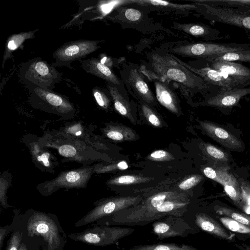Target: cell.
Instances as JSON below:
<instances>
[{
    "instance_id": "1",
    "label": "cell",
    "mask_w": 250,
    "mask_h": 250,
    "mask_svg": "<svg viewBox=\"0 0 250 250\" xmlns=\"http://www.w3.org/2000/svg\"><path fill=\"white\" fill-rule=\"evenodd\" d=\"M147 62L140 68L168 82L173 81L182 88L194 94L205 92L209 85L199 76L184 66L170 53L152 51L146 55Z\"/></svg>"
},
{
    "instance_id": "2",
    "label": "cell",
    "mask_w": 250,
    "mask_h": 250,
    "mask_svg": "<svg viewBox=\"0 0 250 250\" xmlns=\"http://www.w3.org/2000/svg\"><path fill=\"white\" fill-rule=\"evenodd\" d=\"M248 50H250V44L197 42L177 44L169 47L168 51L173 55L211 61L225 53Z\"/></svg>"
},
{
    "instance_id": "3",
    "label": "cell",
    "mask_w": 250,
    "mask_h": 250,
    "mask_svg": "<svg viewBox=\"0 0 250 250\" xmlns=\"http://www.w3.org/2000/svg\"><path fill=\"white\" fill-rule=\"evenodd\" d=\"M191 1L196 6L195 11L208 20L250 30V10L209 5L199 0Z\"/></svg>"
},
{
    "instance_id": "4",
    "label": "cell",
    "mask_w": 250,
    "mask_h": 250,
    "mask_svg": "<svg viewBox=\"0 0 250 250\" xmlns=\"http://www.w3.org/2000/svg\"><path fill=\"white\" fill-rule=\"evenodd\" d=\"M120 73L127 91L133 97L148 104L156 103L157 99L149 88L146 77L141 71L140 66L131 62L125 63Z\"/></svg>"
},
{
    "instance_id": "5",
    "label": "cell",
    "mask_w": 250,
    "mask_h": 250,
    "mask_svg": "<svg viewBox=\"0 0 250 250\" xmlns=\"http://www.w3.org/2000/svg\"><path fill=\"white\" fill-rule=\"evenodd\" d=\"M143 200L140 196H128L106 199L99 202L75 226L80 227L103 219L108 218L115 213L138 204Z\"/></svg>"
},
{
    "instance_id": "6",
    "label": "cell",
    "mask_w": 250,
    "mask_h": 250,
    "mask_svg": "<svg viewBox=\"0 0 250 250\" xmlns=\"http://www.w3.org/2000/svg\"><path fill=\"white\" fill-rule=\"evenodd\" d=\"M134 231L133 229L130 228L95 226L81 233L71 234L69 237L96 246H106L115 244Z\"/></svg>"
},
{
    "instance_id": "7",
    "label": "cell",
    "mask_w": 250,
    "mask_h": 250,
    "mask_svg": "<svg viewBox=\"0 0 250 250\" xmlns=\"http://www.w3.org/2000/svg\"><path fill=\"white\" fill-rule=\"evenodd\" d=\"M93 172L94 167L62 171L55 178L41 184L38 187L40 190L46 195L62 188H84L86 186Z\"/></svg>"
},
{
    "instance_id": "8",
    "label": "cell",
    "mask_w": 250,
    "mask_h": 250,
    "mask_svg": "<svg viewBox=\"0 0 250 250\" xmlns=\"http://www.w3.org/2000/svg\"><path fill=\"white\" fill-rule=\"evenodd\" d=\"M28 233L31 236H41L46 243L48 250H56L62 244L58 228L46 214L35 212L27 221Z\"/></svg>"
},
{
    "instance_id": "9",
    "label": "cell",
    "mask_w": 250,
    "mask_h": 250,
    "mask_svg": "<svg viewBox=\"0 0 250 250\" xmlns=\"http://www.w3.org/2000/svg\"><path fill=\"white\" fill-rule=\"evenodd\" d=\"M22 68L24 80L43 89L53 88L61 78V74L53 66L41 59H34Z\"/></svg>"
},
{
    "instance_id": "10",
    "label": "cell",
    "mask_w": 250,
    "mask_h": 250,
    "mask_svg": "<svg viewBox=\"0 0 250 250\" xmlns=\"http://www.w3.org/2000/svg\"><path fill=\"white\" fill-rule=\"evenodd\" d=\"M99 41L80 40L65 43L53 53L55 65L70 66L73 61L86 57L99 48Z\"/></svg>"
},
{
    "instance_id": "11",
    "label": "cell",
    "mask_w": 250,
    "mask_h": 250,
    "mask_svg": "<svg viewBox=\"0 0 250 250\" xmlns=\"http://www.w3.org/2000/svg\"><path fill=\"white\" fill-rule=\"evenodd\" d=\"M189 203L187 197L167 200L160 206L131 219L125 225H144L168 215L180 217L186 211Z\"/></svg>"
},
{
    "instance_id": "12",
    "label": "cell",
    "mask_w": 250,
    "mask_h": 250,
    "mask_svg": "<svg viewBox=\"0 0 250 250\" xmlns=\"http://www.w3.org/2000/svg\"><path fill=\"white\" fill-rule=\"evenodd\" d=\"M152 230L157 239L186 237L194 229L180 217L168 215L153 222Z\"/></svg>"
},
{
    "instance_id": "13",
    "label": "cell",
    "mask_w": 250,
    "mask_h": 250,
    "mask_svg": "<svg viewBox=\"0 0 250 250\" xmlns=\"http://www.w3.org/2000/svg\"><path fill=\"white\" fill-rule=\"evenodd\" d=\"M141 7L138 8L117 6L115 8V14L109 18L111 20L120 23L122 27L141 30L143 27L146 28L151 22L146 12L150 10L146 7Z\"/></svg>"
},
{
    "instance_id": "14",
    "label": "cell",
    "mask_w": 250,
    "mask_h": 250,
    "mask_svg": "<svg viewBox=\"0 0 250 250\" xmlns=\"http://www.w3.org/2000/svg\"><path fill=\"white\" fill-rule=\"evenodd\" d=\"M143 74L154 85L156 98L158 102L170 111L177 114L180 106L178 96L170 82L140 68Z\"/></svg>"
},
{
    "instance_id": "15",
    "label": "cell",
    "mask_w": 250,
    "mask_h": 250,
    "mask_svg": "<svg viewBox=\"0 0 250 250\" xmlns=\"http://www.w3.org/2000/svg\"><path fill=\"white\" fill-rule=\"evenodd\" d=\"M203 130L211 138L228 150L242 152L244 149L243 142L225 127L210 121H200Z\"/></svg>"
},
{
    "instance_id": "16",
    "label": "cell",
    "mask_w": 250,
    "mask_h": 250,
    "mask_svg": "<svg viewBox=\"0 0 250 250\" xmlns=\"http://www.w3.org/2000/svg\"><path fill=\"white\" fill-rule=\"evenodd\" d=\"M27 86L31 92L32 99L43 103L59 113L66 114L74 111L72 104L62 96L32 83H29Z\"/></svg>"
},
{
    "instance_id": "17",
    "label": "cell",
    "mask_w": 250,
    "mask_h": 250,
    "mask_svg": "<svg viewBox=\"0 0 250 250\" xmlns=\"http://www.w3.org/2000/svg\"><path fill=\"white\" fill-rule=\"evenodd\" d=\"M170 55L184 66L202 78L208 85L212 84L225 88L241 85L229 76L210 67L196 68L181 61L173 54Z\"/></svg>"
},
{
    "instance_id": "18",
    "label": "cell",
    "mask_w": 250,
    "mask_h": 250,
    "mask_svg": "<svg viewBox=\"0 0 250 250\" xmlns=\"http://www.w3.org/2000/svg\"><path fill=\"white\" fill-rule=\"evenodd\" d=\"M250 94L249 87H222L216 94L208 98L206 105L219 108L232 107L236 105L244 96Z\"/></svg>"
},
{
    "instance_id": "19",
    "label": "cell",
    "mask_w": 250,
    "mask_h": 250,
    "mask_svg": "<svg viewBox=\"0 0 250 250\" xmlns=\"http://www.w3.org/2000/svg\"><path fill=\"white\" fill-rule=\"evenodd\" d=\"M131 4L148 8L150 11L173 12L177 14H187L195 11L196 6L194 4H177L160 0H125V4Z\"/></svg>"
},
{
    "instance_id": "20",
    "label": "cell",
    "mask_w": 250,
    "mask_h": 250,
    "mask_svg": "<svg viewBox=\"0 0 250 250\" xmlns=\"http://www.w3.org/2000/svg\"><path fill=\"white\" fill-rule=\"evenodd\" d=\"M195 224L201 229L217 238L230 242H235V234L225 228L222 224L204 213L195 215Z\"/></svg>"
},
{
    "instance_id": "21",
    "label": "cell",
    "mask_w": 250,
    "mask_h": 250,
    "mask_svg": "<svg viewBox=\"0 0 250 250\" xmlns=\"http://www.w3.org/2000/svg\"><path fill=\"white\" fill-rule=\"evenodd\" d=\"M210 67L229 76L239 84H247L250 80V68L235 62L211 61Z\"/></svg>"
},
{
    "instance_id": "22",
    "label": "cell",
    "mask_w": 250,
    "mask_h": 250,
    "mask_svg": "<svg viewBox=\"0 0 250 250\" xmlns=\"http://www.w3.org/2000/svg\"><path fill=\"white\" fill-rule=\"evenodd\" d=\"M82 66L86 72L101 78L107 83L125 87L122 80L106 65L97 59L92 58L83 61Z\"/></svg>"
},
{
    "instance_id": "23",
    "label": "cell",
    "mask_w": 250,
    "mask_h": 250,
    "mask_svg": "<svg viewBox=\"0 0 250 250\" xmlns=\"http://www.w3.org/2000/svg\"><path fill=\"white\" fill-rule=\"evenodd\" d=\"M106 85L116 110L134 123L132 106L128 100L125 87H120L110 83H107Z\"/></svg>"
},
{
    "instance_id": "24",
    "label": "cell",
    "mask_w": 250,
    "mask_h": 250,
    "mask_svg": "<svg viewBox=\"0 0 250 250\" xmlns=\"http://www.w3.org/2000/svg\"><path fill=\"white\" fill-rule=\"evenodd\" d=\"M173 28L191 36L207 40H216L220 36L219 30L203 23L175 22Z\"/></svg>"
},
{
    "instance_id": "25",
    "label": "cell",
    "mask_w": 250,
    "mask_h": 250,
    "mask_svg": "<svg viewBox=\"0 0 250 250\" xmlns=\"http://www.w3.org/2000/svg\"><path fill=\"white\" fill-rule=\"evenodd\" d=\"M223 187L226 193L234 205L240 209L247 212L249 207L244 201L241 189L237 179L232 176Z\"/></svg>"
},
{
    "instance_id": "26",
    "label": "cell",
    "mask_w": 250,
    "mask_h": 250,
    "mask_svg": "<svg viewBox=\"0 0 250 250\" xmlns=\"http://www.w3.org/2000/svg\"><path fill=\"white\" fill-rule=\"evenodd\" d=\"M37 30L38 29L33 31L22 32L19 34H12L7 38L3 55L2 67L12 52L20 47L26 40L34 38L35 33Z\"/></svg>"
},
{
    "instance_id": "27",
    "label": "cell",
    "mask_w": 250,
    "mask_h": 250,
    "mask_svg": "<svg viewBox=\"0 0 250 250\" xmlns=\"http://www.w3.org/2000/svg\"><path fill=\"white\" fill-rule=\"evenodd\" d=\"M30 150L32 158L34 161L44 167L49 168L52 167V162L54 160L51 153L43 149L37 143H32L30 144Z\"/></svg>"
},
{
    "instance_id": "28",
    "label": "cell",
    "mask_w": 250,
    "mask_h": 250,
    "mask_svg": "<svg viewBox=\"0 0 250 250\" xmlns=\"http://www.w3.org/2000/svg\"><path fill=\"white\" fill-rule=\"evenodd\" d=\"M216 213L220 215L229 217L243 225L250 227V215L244 212L239 211L228 207L216 205L214 206Z\"/></svg>"
},
{
    "instance_id": "29",
    "label": "cell",
    "mask_w": 250,
    "mask_h": 250,
    "mask_svg": "<svg viewBox=\"0 0 250 250\" xmlns=\"http://www.w3.org/2000/svg\"><path fill=\"white\" fill-rule=\"evenodd\" d=\"M202 150L206 155L216 163H227L230 160L229 154L220 147L209 143H203Z\"/></svg>"
},
{
    "instance_id": "30",
    "label": "cell",
    "mask_w": 250,
    "mask_h": 250,
    "mask_svg": "<svg viewBox=\"0 0 250 250\" xmlns=\"http://www.w3.org/2000/svg\"><path fill=\"white\" fill-rule=\"evenodd\" d=\"M223 226L236 235H243L246 238H250V227L243 225L229 217L221 216L216 217Z\"/></svg>"
},
{
    "instance_id": "31",
    "label": "cell",
    "mask_w": 250,
    "mask_h": 250,
    "mask_svg": "<svg viewBox=\"0 0 250 250\" xmlns=\"http://www.w3.org/2000/svg\"><path fill=\"white\" fill-rule=\"evenodd\" d=\"M128 250H198L187 245L171 244H157L135 246Z\"/></svg>"
},
{
    "instance_id": "32",
    "label": "cell",
    "mask_w": 250,
    "mask_h": 250,
    "mask_svg": "<svg viewBox=\"0 0 250 250\" xmlns=\"http://www.w3.org/2000/svg\"><path fill=\"white\" fill-rule=\"evenodd\" d=\"M131 131L125 127L110 126L104 129V133L106 137L112 140L123 141L133 138Z\"/></svg>"
},
{
    "instance_id": "33",
    "label": "cell",
    "mask_w": 250,
    "mask_h": 250,
    "mask_svg": "<svg viewBox=\"0 0 250 250\" xmlns=\"http://www.w3.org/2000/svg\"><path fill=\"white\" fill-rule=\"evenodd\" d=\"M205 3L220 6H226L250 10V0H200Z\"/></svg>"
},
{
    "instance_id": "34",
    "label": "cell",
    "mask_w": 250,
    "mask_h": 250,
    "mask_svg": "<svg viewBox=\"0 0 250 250\" xmlns=\"http://www.w3.org/2000/svg\"><path fill=\"white\" fill-rule=\"evenodd\" d=\"M203 173L208 178L220 183L223 186L233 176L226 170L215 169L210 167L204 168Z\"/></svg>"
},
{
    "instance_id": "35",
    "label": "cell",
    "mask_w": 250,
    "mask_h": 250,
    "mask_svg": "<svg viewBox=\"0 0 250 250\" xmlns=\"http://www.w3.org/2000/svg\"><path fill=\"white\" fill-rule=\"evenodd\" d=\"M240 61L250 62V50L225 53L211 61Z\"/></svg>"
},
{
    "instance_id": "36",
    "label": "cell",
    "mask_w": 250,
    "mask_h": 250,
    "mask_svg": "<svg viewBox=\"0 0 250 250\" xmlns=\"http://www.w3.org/2000/svg\"><path fill=\"white\" fill-rule=\"evenodd\" d=\"M149 179L136 175H125L120 176L110 180L107 183L112 185H129L146 182Z\"/></svg>"
},
{
    "instance_id": "37",
    "label": "cell",
    "mask_w": 250,
    "mask_h": 250,
    "mask_svg": "<svg viewBox=\"0 0 250 250\" xmlns=\"http://www.w3.org/2000/svg\"><path fill=\"white\" fill-rule=\"evenodd\" d=\"M140 108L144 116L152 125L156 127L161 125L160 119L148 104L140 102Z\"/></svg>"
},
{
    "instance_id": "38",
    "label": "cell",
    "mask_w": 250,
    "mask_h": 250,
    "mask_svg": "<svg viewBox=\"0 0 250 250\" xmlns=\"http://www.w3.org/2000/svg\"><path fill=\"white\" fill-rule=\"evenodd\" d=\"M128 166L125 161H121L117 164L103 165L97 164L94 166V172L97 173H103L113 170H125L128 168Z\"/></svg>"
},
{
    "instance_id": "39",
    "label": "cell",
    "mask_w": 250,
    "mask_h": 250,
    "mask_svg": "<svg viewBox=\"0 0 250 250\" xmlns=\"http://www.w3.org/2000/svg\"><path fill=\"white\" fill-rule=\"evenodd\" d=\"M93 93L98 104L103 108H107L110 103V100L107 95L98 88L93 89Z\"/></svg>"
},
{
    "instance_id": "40",
    "label": "cell",
    "mask_w": 250,
    "mask_h": 250,
    "mask_svg": "<svg viewBox=\"0 0 250 250\" xmlns=\"http://www.w3.org/2000/svg\"><path fill=\"white\" fill-rule=\"evenodd\" d=\"M203 179V177L200 175H194L182 181L179 187L182 190H188L197 185Z\"/></svg>"
},
{
    "instance_id": "41",
    "label": "cell",
    "mask_w": 250,
    "mask_h": 250,
    "mask_svg": "<svg viewBox=\"0 0 250 250\" xmlns=\"http://www.w3.org/2000/svg\"><path fill=\"white\" fill-rule=\"evenodd\" d=\"M244 201L250 207V181H246L242 178H238Z\"/></svg>"
},
{
    "instance_id": "42",
    "label": "cell",
    "mask_w": 250,
    "mask_h": 250,
    "mask_svg": "<svg viewBox=\"0 0 250 250\" xmlns=\"http://www.w3.org/2000/svg\"><path fill=\"white\" fill-rule=\"evenodd\" d=\"M21 239V233L19 231L14 232L10 238L6 250H19Z\"/></svg>"
},
{
    "instance_id": "43",
    "label": "cell",
    "mask_w": 250,
    "mask_h": 250,
    "mask_svg": "<svg viewBox=\"0 0 250 250\" xmlns=\"http://www.w3.org/2000/svg\"><path fill=\"white\" fill-rule=\"evenodd\" d=\"M170 156V154L163 150H155L150 155L151 159L160 161L169 159Z\"/></svg>"
},
{
    "instance_id": "44",
    "label": "cell",
    "mask_w": 250,
    "mask_h": 250,
    "mask_svg": "<svg viewBox=\"0 0 250 250\" xmlns=\"http://www.w3.org/2000/svg\"><path fill=\"white\" fill-rule=\"evenodd\" d=\"M8 186L7 181L1 177L0 178V202L4 207H8L5 200L6 190Z\"/></svg>"
},
{
    "instance_id": "45",
    "label": "cell",
    "mask_w": 250,
    "mask_h": 250,
    "mask_svg": "<svg viewBox=\"0 0 250 250\" xmlns=\"http://www.w3.org/2000/svg\"><path fill=\"white\" fill-rule=\"evenodd\" d=\"M236 247L239 250H250V245L243 243L242 244H235Z\"/></svg>"
},
{
    "instance_id": "46",
    "label": "cell",
    "mask_w": 250,
    "mask_h": 250,
    "mask_svg": "<svg viewBox=\"0 0 250 250\" xmlns=\"http://www.w3.org/2000/svg\"><path fill=\"white\" fill-rule=\"evenodd\" d=\"M6 231V229H4V228H2V227L0 228V249H1V247L2 246V243L3 241L4 240V238L5 234V231Z\"/></svg>"
},
{
    "instance_id": "47",
    "label": "cell",
    "mask_w": 250,
    "mask_h": 250,
    "mask_svg": "<svg viewBox=\"0 0 250 250\" xmlns=\"http://www.w3.org/2000/svg\"><path fill=\"white\" fill-rule=\"evenodd\" d=\"M19 250H27L26 246L24 244H21Z\"/></svg>"
}]
</instances>
